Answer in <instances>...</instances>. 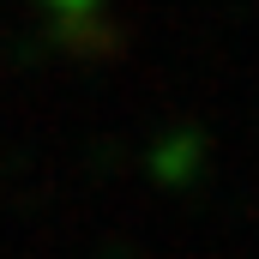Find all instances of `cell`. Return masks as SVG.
Returning <instances> with one entry per match:
<instances>
[{
    "mask_svg": "<svg viewBox=\"0 0 259 259\" xmlns=\"http://www.w3.org/2000/svg\"><path fill=\"white\" fill-rule=\"evenodd\" d=\"M36 6L55 18V30H61V36H84V30L103 18V6H109V0H36Z\"/></svg>",
    "mask_w": 259,
    "mask_h": 259,
    "instance_id": "cell-1",
    "label": "cell"
}]
</instances>
